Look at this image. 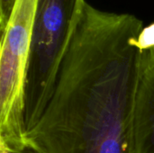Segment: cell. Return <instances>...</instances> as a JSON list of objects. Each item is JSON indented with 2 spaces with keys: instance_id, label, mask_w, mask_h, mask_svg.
<instances>
[{
  "instance_id": "cell-5",
  "label": "cell",
  "mask_w": 154,
  "mask_h": 153,
  "mask_svg": "<svg viewBox=\"0 0 154 153\" xmlns=\"http://www.w3.org/2000/svg\"><path fill=\"white\" fill-rule=\"evenodd\" d=\"M139 43L142 50L154 47V23L148 26H144L140 35Z\"/></svg>"
},
{
  "instance_id": "cell-6",
  "label": "cell",
  "mask_w": 154,
  "mask_h": 153,
  "mask_svg": "<svg viewBox=\"0 0 154 153\" xmlns=\"http://www.w3.org/2000/svg\"><path fill=\"white\" fill-rule=\"evenodd\" d=\"M143 63L145 67L154 69V47L143 50Z\"/></svg>"
},
{
  "instance_id": "cell-2",
  "label": "cell",
  "mask_w": 154,
  "mask_h": 153,
  "mask_svg": "<svg viewBox=\"0 0 154 153\" xmlns=\"http://www.w3.org/2000/svg\"><path fill=\"white\" fill-rule=\"evenodd\" d=\"M86 0H37L27 63L23 119L26 133L44 112L77 18Z\"/></svg>"
},
{
  "instance_id": "cell-4",
  "label": "cell",
  "mask_w": 154,
  "mask_h": 153,
  "mask_svg": "<svg viewBox=\"0 0 154 153\" xmlns=\"http://www.w3.org/2000/svg\"><path fill=\"white\" fill-rule=\"evenodd\" d=\"M16 0H0V32L5 28Z\"/></svg>"
},
{
  "instance_id": "cell-3",
  "label": "cell",
  "mask_w": 154,
  "mask_h": 153,
  "mask_svg": "<svg viewBox=\"0 0 154 153\" xmlns=\"http://www.w3.org/2000/svg\"><path fill=\"white\" fill-rule=\"evenodd\" d=\"M134 153H154V69L143 63L134 106Z\"/></svg>"
},
{
  "instance_id": "cell-1",
  "label": "cell",
  "mask_w": 154,
  "mask_h": 153,
  "mask_svg": "<svg viewBox=\"0 0 154 153\" xmlns=\"http://www.w3.org/2000/svg\"><path fill=\"white\" fill-rule=\"evenodd\" d=\"M143 22L87 1L77 18L51 97L27 146L39 153H134Z\"/></svg>"
},
{
  "instance_id": "cell-7",
  "label": "cell",
  "mask_w": 154,
  "mask_h": 153,
  "mask_svg": "<svg viewBox=\"0 0 154 153\" xmlns=\"http://www.w3.org/2000/svg\"><path fill=\"white\" fill-rule=\"evenodd\" d=\"M1 153H39L37 152L36 151H34V150H32V148H30V147H25L24 149H23V150H21V151H11V152H9V151H1Z\"/></svg>"
}]
</instances>
